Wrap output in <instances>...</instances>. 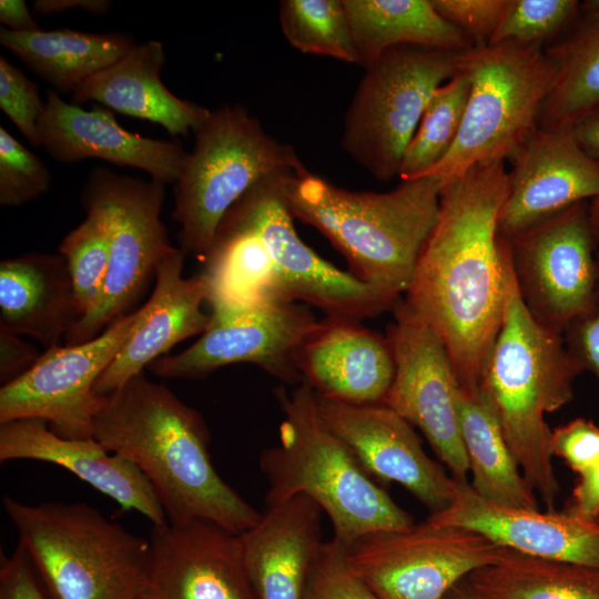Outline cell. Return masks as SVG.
<instances>
[{
    "label": "cell",
    "mask_w": 599,
    "mask_h": 599,
    "mask_svg": "<svg viewBox=\"0 0 599 599\" xmlns=\"http://www.w3.org/2000/svg\"><path fill=\"white\" fill-rule=\"evenodd\" d=\"M504 162L478 164L441 187L438 221L403 302L443 341L460 388H479L499 331L511 266L498 215Z\"/></svg>",
    "instance_id": "6da1fadb"
},
{
    "label": "cell",
    "mask_w": 599,
    "mask_h": 599,
    "mask_svg": "<svg viewBox=\"0 0 599 599\" xmlns=\"http://www.w3.org/2000/svg\"><path fill=\"white\" fill-rule=\"evenodd\" d=\"M92 438L144 474L169 521L204 519L241 535L262 517L217 474L201 414L144 372L100 395Z\"/></svg>",
    "instance_id": "7a4b0ae2"
},
{
    "label": "cell",
    "mask_w": 599,
    "mask_h": 599,
    "mask_svg": "<svg viewBox=\"0 0 599 599\" xmlns=\"http://www.w3.org/2000/svg\"><path fill=\"white\" fill-rule=\"evenodd\" d=\"M581 372L564 334L541 325L527 308L511 263L502 321L479 388L525 479L548 510L555 509L560 485L552 466V430L544 416L572 399Z\"/></svg>",
    "instance_id": "3957f363"
},
{
    "label": "cell",
    "mask_w": 599,
    "mask_h": 599,
    "mask_svg": "<svg viewBox=\"0 0 599 599\" xmlns=\"http://www.w3.org/2000/svg\"><path fill=\"white\" fill-rule=\"evenodd\" d=\"M432 175L377 193L349 191L309 173L293 176L285 200L293 217L319 231L361 281L397 298L406 293L440 210Z\"/></svg>",
    "instance_id": "277c9868"
},
{
    "label": "cell",
    "mask_w": 599,
    "mask_h": 599,
    "mask_svg": "<svg viewBox=\"0 0 599 599\" xmlns=\"http://www.w3.org/2000/svg\"><path fill=\"white\" fill-rule=\"evenodd\" d=\"M275 395L283 413L280 444L265 448L260 456L268 484L266 506L306 495L328 516L334 538L346 546L369 534L414 524L409 512L327 427L317 408L316 393L306 382L291 393L278 387Z\"/></svg>",
    "instance_id": "5b68a950"
},
{
    "label": "cell",
    "mask_w": 599,
    "mask_h": 599,
    "mask_svg": "<svg viewBox=\"0 0 599 599\" xmlns=\"http://www.w3.org/2000/svg\"><path fill=\"white\" fill-rule=\"evenodd\" d=\"M3 508L50 599H141L149 540L84 502Z\"/></svg>",
    "instance_id": "8992f818"
},
{
    "label": "cell",
    "mask_w": 599,
    "mask_h": 599,
    "mask_svg": "<svg viewBox=\"0 0 599 599\" xmlns=\"http://www.w3.org/2000/svg\"><path fill=\"white\" fill-rule=\"evenodd\" d=\"M174 187L172 219L180 248L201 263L229 210L258 182L307 172L295 150L270 135L238 104L211 111L194 132Z\"/></svg>",
    "instance_id": "52a82bcc"
},
{
    "label": "cell",
    "mask_w": 599,
    "mask_h": 599,
    "mask_svg": "<svg viewBox=\"0 0 599 599\" xmlns=\"http://www.w3.org/2000/svg\"><path fill=\"white\" fill-rule=\"evenodd\" d=\"M459 70L470 83L460 131L426 174L441 187L478 164L512 159L539 129L558 67L544 48L507 41L463 51Z\"/></svg>",
    "instance_id": "ba28073f"
},
{
    "label": "cell",
    "mask_w": 599,
    "mask_h": 599,
    "mask_svg": "<svg viewBox=\"0 0 599 599\" xmlns=\"http://www.w3.org/2000/svg\"><path fill=\"white\" fill-rule=\"evenodd\" d=\"M461 53L402 45L380 54L365 69L345 113L343 151L380 182L398 176L429 99L458 73Z\"/></svg>",
    "instance_id": "9c48e42d"
},
{
    "label": "cell",
    "mask_w": 599,
    "mask_h": 599,
    "mask_svg": "<svg viewBox=\"0 0 599 599\" xmlns=\"http://www.w3.org/2000/svg\"><path fill=\"white\" fill-rule=\"evenodd\" d=\"M165 184L151 179L94 169L82 191L85 212L97 213L110 237L108 272L95 308L64 335L65 344H81L100 335L109 325L130 314L160 262L174 248L160 219Z\"/></svg>",
    "instance_id": "30bf717a"
},
{
    "label": "cell",
    "mask_w": 599,
    "mask_h": 599,
    "mask_svg": "<svg viewBox=\"0 0 599 599\" xmlns=\"http://www.w3.org/2000/svg\"><path fill=\"white\" fill-rule=\"evenodd\" d=\"M265 179L251 187L225 214L253 230L275 266L281 301H302L326 317L363 321L394 307L398 298L341 271L297 235L285 200L288 180Z\"/></svg>",
    "instance_id": "8fae6325"
},
{
    "label": "cell",
    "mask_w": 599,
    "mask_h": 599,
    "mask_svg": "<svg viewBox=\"0 0 599 599\" xmlns=\"http://www.w3.org/2000/svg\"><path fill=\"white\" fill-rule=\"evenodd\" d=\"M500 550L473 530L425 520L361 537L347 546L346 559L379 599H441Z\"/></svg>",
    "instance_id": "7c38bea8"
},
{
    "label": "cell",
    "mask_w": 599,
    "mask_h": 599,
    "mask_svg": "<svg viewBox=\"0 0 599 599\" xmlns=\"http://www.w3.org/2000/svg\"><path fill=\"white\" fill-rule=\"evenodd\" d=\"M209 326L183 352L152 362L149 369L164 378H201L240 363L301 384L297 356L321 319L295 302L266 301L245 306H211Z\"/></svg>",
    "instance_id": "4fadbf2b"
},
{
    "label": "cell",
    "mask_w": 599,
    "mask_h": 599,
    "mask_svg": "<svg viewBox=\"0 0 599 599\" xmlns=\"http://www.w3.org/2000/svg\"><path fill=\"white\" fill-rule=\"evenodd\" d=\"M590 202L577 203L507 238L521 297L545 327L564 334L591 305L599 282V246Z\"/></svg>",
    "instance_id": "5bb4252c"
},
{
    "label": "cell",
    "mask_w": 599,
    "mask_h": 599,
    "mask_svg": "<svg viewBox=\"0 0 599 599\" xmlns=\"http://www.w3.org/2000/svg\"><path fill=\"white\" fill-rule=\"evenodd\" d=\"M139 318L140 308L89 342L47 348L31 368L1 386L0 423L42 418L62 437L92 438L100 400L94 385L130 338Z\"/></svg>",
    "instance_id": "9a60e30c"
},
{
    "label": "cell",
    "mask_w": 599,
    "mask_h": 599,
    "mask_svg": "<svg viewBox=\"0 0 599 599\" xmlns=\"http://www.w3.org/2000/svg\"><path fill=\"white\" fill-rule=\"evenodd\" d=\"M394 315L387 339L395 376L383 404L418 427L451 478L467 484L469 465L457 408L459 383L447 349L403 301L395 304Z\"/></svg>",
    "instance_id": "2e32d148"
},
{
    "label": "cell",
    "mask_w": 599,
    "mask_h": 599,
    "mask_svg": "<svg viewBox=\"0 0 599 599\" xmlns=\"http://www.w3.org/2000/svg\"><path fill=\"white\" fill-rule=\"evenodd\" d=\"M141 599H258L241 535L204 519L155 525Z\"/></svg>",
    "instance_id": "e0dca14e"
},
{
    "label": "cell",
    "mask_w": 599,
    "mask_h": 599,
    "mask_svg": "<svg viewBox=\"0 0 599 599\" xmlns=\"http://www.w3.org/2000/svg\"><path fill=\"white\" fill-rule=\"evenodd\" d=\"M319 415L378 484L398 483L429 511L450 502L455 480L423 449L413 426L385 404L355 405L316 394Z\"/></svg>",
    "instance_id": "ac0fdd59"
},
{
    "label": "cell",
    "mask_w": 599,
    "mask_h": 599,
    "mask_svg": "<svg viewBox=\"0 0 599 599\" xmlns=\"http://www.w3.org/2000/svg\"><path fill=\"white\" fill-rule=\"evenodd\" d=\"M510 161L498 215V231L506 238L599 199V160L580 146L571 126L538 129Z\"/></svg>",
    "instance_id": "d6986e66"
},
{
    "label": "cell",
    "mask_w": 599,
    "mask_h": 599,
    "mask_svg": "<svg viewBox=\"0 0 599 599\" xmlns=\"http://www.w3.org/2000/svg\"><path fill=\"white\" fill-rule=\"evenodd\" d=\"M478 532L501 548L599 569V522L568 510L501 506L455 481L449 505L426 519Z\"/></svg>",
    "instance_id": "ffe728a7"
},
{
    "label": "cell",
    "mask_w": 599,
    "mask_h": 599,
    "mask_svg": "<svg viewBox=\"0 0 599 599\" xmlns=\"http://www.w3.org/2000/svg\"><path fill=\"white\" fill-rule=\"evenodd\" d=\"M44 103L40 142L55 161L100 159L140 169L164 184L176 182L187 156L180 144L129 132L110 110L98 105L85 110L54 90L47 91Z\"/></svg>",
    "instance_id": "44dd1931"
},
{
    "label": "cell",
    "mask_w": 599,
    "mask_h": 599,
    "mask_svg": "<svg viewBox=\"0 0 599 599\" xmlns=\"http://www.w3.org/2000/svg\"><path fill=\"white\" fill-rule=\"evenodd\" d=\"M30 459L65 468L124 510H136L153 526L167 522L165 511L144 474L129 459L94 438L62 437L42 418L0 423V461Z\"/></svg>",
    "instance_id": "7402d4cb"
},
{
    "label": "cell",
    "mask_w": 599,
    "mask_h": 599,
    "mask_svg": "<svg viewBox=\"0 0 599 599\" xmlns=\"http://www.w3.org/2000/svg\"><path fill=\"white\" fill-rule=\"evenodd\" d=\"M184 255L174 247L160 262L153 292L140 307L132 335L98 378L97 395L116 390L179 342L202 334L209 326L211 315L202 309L207 301L205 280L201 273L183 276Z\"/></svg>",
    "instance_id": "603a6c76"
},
{
    "label": "cell",
    "mask_w": 599,
    "mask_h": 599,
    "mask_svg": "<svg viewBox=\"0 0 599 599\" xmlns=\"http://www.w3.org/2000/svg\"><path fill=\"white\" fill-rule=\"evenodd\" d=\"M297 367L324 398L355 404H383L395 376L389 341L359 321L325 317L303 344Z\"/></svg>",
    "instance_id": "cb8c5ba5"
},
{
    "label": "cell",
    "mask_w": 599,
    "mask_h": 599,
    "mask_svg": "<svg viewBox=\"0 0 599 599\" xmlns=\"http://www.w3.org/2000/svg\"><path fill=\"white\" fill-rule=\"evenodd\" d=\"M322 508L300 494L265 506L260 521L241 534L246 569L258 599H303L322 542Z\"/></svg>",
    "instance_id": "d4e9b609"
},
{
    "label": "cell",
    "mask_w": 599,
    "mask_h": 599,
    "mask_svg": "<svg viewBox=\"0 0 599 599\" xmlns=\"http://www.w3.org/2000/svg\"><path fill=\"white\" fill-rule=\"evenodd\" d=\"M164 47L149 40L135 44L113 65L95 73L72 93V103L93 101L110 110L162 125L170 135L186 136L211 110L177 98L161 80Z\"/></svg>",
    "instance_id": "484cf974"
},
{
    "label": "cell",
    "mask_w": 599,
    "mask_h": 599,
    "mask_svg": "<svg viewBox=\"0 0 599 599\" xmlns=\"http://www.w3.org/2000/svg\"><path fill=\"white\" fill-rule=\"evenodd\" d=\"M81 318L64 257L31 252L0 263V326L50 348Z\"/></svg>",
    "instance_id": "4316f807"
},
{
    "label": "cell",
    "mask_w": 599,
    "mask_h": 599,
    "mask_svg": "<svg viewBox=\"0 0 599 599\" xmlns=\"http://www.w3.org/2000/svg\"><path fill=\"white\" fill-rule=\"evenodd\" d=\"M0 43L59 94L73 93L85 80L116 63L135 45L128 33L71 29L31 32L1 29Z\"/></svg>",
    "instance_id": "83f0119b"
},
{
    "label": "cell",
    "mask_w": 599,
    "mask_h": 599,
    "mask_svg": "<svg viewBox=\"0 0 599 599\" xmlns=\"http://www.w3.org/2000/svg\"><path fill=\"white\" fill-rule=\"evenodd\" d=\"M358 64L365 69L388 49L415 45L464 51L473 45L430 0H343Z\"/></svg>",
    "instance_id": "f1b7e54d"
},
{
    "label": "cell",
    "mask_w": 599,
    "mask_h": 599,
    "mask_svg": "<svg viewBox=\"0 0 599 599\" xmlns=\"http://www.w3.org/2000/svg\"><path fill=\"white\" fill-rule=\"evenodd\" d=\"M457 408L471 488L485 500L511 507L540 509L480 388H460Z\"/></svg>",
    "instance_id": "f546056e"
},
{
    "label": "cell",
    "mask_w": 599,
    "mask_h": 599,
    "mask_svg": "<svg viewBox=\"0 0 599 599\" xmlns=\"http://www.w3.org/2000/svg\"><path fill=\"white\" fill-rule=\"evenodd\" d=\"M545 51L558 71L539 129L572 126L599 106V0L581 2L573 24Z\"/></svg>",
    "instance_id": "4dcf8cb0"
},
{
    "label": "cell",
    "mask_w": 599,
    "mask_h": 599,
    "mask_svg": "<svg viewBox=\"0 0 599 599\" xmlns=\"http://www.w3.org/2000/svg\"><path fill=\"white\" fill-rule=\"evenodd\" d=\"M203 264L201 274L210 306L281 301L275 266L263 241L253 230L226 215Z\"/></svg>",
    "instance_id": "1f68e13d"
},
{
    "label": "cell",
    "mask_w": 599,
    "mask_h": 599,
    "mask_svg": "<svg viewBox=\"0 0 599 599\" xmlns=\"http://www.w3.org/2000/svg\"><path fill=\"white\" fill-rule=\"evenodd\" d=\"M466 581L480 599H599V569L508 548Z\"/></svg>",
    "instance_id": "d6a6232c"
},
{
    "label": "cell",
    "mask_w": 599,
    "mask_h": 599,
    "mask_svg": "<svg viewBox=\"0 0 599 599\" xmlns=\"http://www.w3.org/2000/svg\"><path fill=\"white\" fill-rule=\"evenodd\" d=\"M470 83L463 71L429 99L400 163V180L426 175L450 151L463 123Z\"/></svg>",
    "instance_id": "836d02e7"
},
{
    "label": "cell",
    "mask_w": 599,
    "mask_h": 599,
    "mask_svg": "<svg viewBox=\"0 0 599 599\" xmlns=\"http://www.w3.org/2000/svg\"><path fill=\"white\" fill-rule=\"evenodd\" d=\"M278 20L297 51L358 63L343 0H282Z\"/></svg>",
    "instance_id": "e575fe53"
},
{
    "label": "cell",
    "mask_w": 599,
    "mask_h": 599,
    "mask_svg": "<svg viewBox=\"0 0 599 599\" xmlns=\"http://www.w3.org/2000/svg\"><path fill=\"white\" fill-rule=\"evenodd\" d=\"M85 220L69 232L59 245L73 286L81 318L92 312L102 293L110 257L106 224L94 212H85Z\"/></svg>",
    "instance_id": "d590c367"
},
{
    "label": "cell",
    "mask_w": 599,
    "mask_h": 599,
    "mask_svg": "<svg viewBox=\"0 0 599 599\" xmlns=\"http://www.w3.org/2000/svg\"><path fill=\"white\" fill-rule=\"evenodd\" d=\"M580 3L578 0H509L489 44L509 41L545 49L570 29Z\"/></svg>",
    "instance_id": "8d00e7d4"
},
{
    "label": "cell",
    "mask_w": 599,
    "mask_h": 599,
    "mask_svg": "<svg viewBox=\"0 0 599 599\" xmlns=\"http://www.w3.org/2000/svg\"><path fill=\"white\" fill-rule=\"evenodd\" d=\"M50 185L44 162L0 126V204L23 205L47 193Z\"/></svg>",
    "instance_id": "74e56055"
},
{
    "label": "cell",
    "mask_w": 599,
    "mask_h": 599,
    "mask_svg": "<svg viewBox=\"0 0 599 599\" xmlns=\"http://www.w3.org/2000/svg\"><path fill=\"white\" fill-rule=\"evenodd\" d=\"M347 546L323 541L312 562L303 599H379L349 568Z\"/></svg>",
    "instance_id": "f35d334b"
},
{
    "label": "cell",
    "mask_w": 599,
    "mask_h": 599,
    "mask_svg": "<svg viewBox=\"0 0 599 599\" xmlns=\"http://www.w3.org/2000/svg\"><path fill=\"white\" fill-rule=\"evenodd\" d=\"M38 85L0 57V108L32 146H41L39 123L44 112Z\"/></svg>",
    "instance_id": "ab89813d"
},
{
    "label": "cell",
    "mask_w": 599,
    "mask_h": 599,
    "mask_svg": "<svg viewBox=\"0 0 599 599\" xmlns=\"http://www.w3.org/2000/svg\"><path fill=\"white\" fill-rule=\"evenodd\" d=\"M435 10L458 29L473 47L488 45L509 0H430Z\"/></svg>",
    "instance_id": "60d3db41"
},
{
    "label": "cell",
    "mask_w": 599,
    "mask_h": 599,
    "mask_svg": "<svg viewBox=\"0 0 599 599\" xmlns=\"http://www.w3.org/2000/svg\"><path fill=\"white\" fill-rule=\"evenodd\" d=\"M551 451L576 474L599 461V427L589 419L575 418L551 432Z\"/></svg>",
    "instance_id": "b9f144b4"
},
{
    "label": "cell",
    "mask_w": 599,
    "mask_h": 599,
    "mask_svg": "<svg viewBox=\"0 0 599 599\" xmlns=\"http://www.w3.org/2000/svg\"><path fill=\"white\" fill-rule=\"evenodd\" d=\"M0 599H50L20 542L11 556L1 554Z\"/></svg>",
    "instance_id": "7bdbcfd3"
},
{
    "label": "cell",
    "mask_w": 599,
    "mask_h": 599,
    "mask_svg": "<svg viewBox=\"0 0 599 599\" xmlns=\"http://www.w3.org/2000/svg\"><path fill=\"white\" fill-rule=\"evenodd\" d=\"M564 334L569 352L582 370H589L599 379V282L590 307Z\"/></svg>",
    "instance_id": "ee69618b"
},
{
    "label": "cell",
    "mask_w": 599,
    "mask_h": 599,
    "mask_svg": "<svg viewBox=\"0 0 599 599\" xmlns=\"http://www.w3.org/2000/svg\"><path fill=\"white\" fill-rule=\"evenodd\" d=\"M41 354L20 335L0 326V378L2 385L26 373Z\"/></svg>",
    "instance_id": "f6af8a7d"
},
{
    "label": "cell",
    "mask_w": 599,
    "mask_h": 599,
    "mask_svg": "<svg viewBox=\"0 0 599 599\" xmlns=\"http://www.w3.org/2000/svg\"><path fill=\"white\" fill-rule=\"evenodd\" d=\"M566 510L590 520L599 518V461L578 474Z\"/></svg>",
    "instance_id": "bcb514c9"
},
{
    "label": "cell",
    "mask_w": 599,
    "mask_h": 599,
    "mask_svg": "<svg viewBox=\"0 0 599 599\" xmlns=\"http://www.w3.org/2000/svg\"><path fill=\"white\" fill-rule=\"evenodd\" d=\"M0 22L14 32L41 30L24 0H1Z\"/></svg>",
    "instance_id": "7dc6e473"
},
{
    "label": "cell",
    "mask_w": 599,
    "mask_h": 599,
    "mask_svg": "<svg viewBox=\"0 0 599 599\" xmlns=\"http://www.w3.org/2000/svg\"><path fill=\"white\" fill-rule=\"evenodd\" d=\"M110 7L111 2L108 0H37L33 3V12L49 16L80 9L91 14H104Z\"/></svg>",
    "instance_id": "c3c4849f"
},
{
    "label": "cell",
    "mask_w": 599,
    "mask_h": 599,
    "mask_svg": "<svg viewBox=\"0 0 599 599\" xmlns=\"http://www.w3.org/2000/svg\"><path fill=\"white\" fill-rule=\"evenodd\" d=\"M580 146L599 160V106L571 126Z\"/></svg>",
    "instance_id": "681fc988"
},
{
    "label": "cell",
    "mask_w": 599,
    "mask_h": 599,
    "mask_svg": "<svg viewBox=\"0 0 599 599\" xmlns=\"http://www.w3.org/2000/svg\"><path fill=\"white\" fill-rule=\"evenodd\" d=\"M441 599H480L469 587L466 578L454 585Z\"/></svg>",
    "instance_id": "f907efd6"
},
{
    "label": "cell",
    "mask_w": 599,
    "mask_h": 599,
    "mask_svg": "<svg viewBox=\"0 0 599 599\" xmlns=\"http://www.w3.org/2000/svg\"><path fill=\"white\" fill-rule=\"evenodd\" d=\"M589 215L591 227L599 246V199L592 200L589 204Z\"/></svg>",
    "instance_id": "816d5d0a"
},
{
    "label": "cell",
    "mask_w": 599,
    "mask_h": 599,
    "mask_svg": "<svg viewBox=\"0 0 599 599\" xmlns=\"http://www.w3.org/2000/svg\"><path fill=\"white\" fill-rule=\"evenodd\" d=\"M597 521L599 522V518L597 519Z\"/></svg>",
    "instance_id": "f5cc1de1"
}]
</instances>
